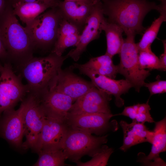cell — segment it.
I'll return each instance as SVG.
<instances>
[{
    "mask_svg": "<svg viewBox=\"0 0 166 166\" xmlns=\"http://www.w3.org/2000/svg\"><path fill=\"white\" fill-rule=\"evenodd\" d=\"M73 34H81L75 26L63 18L60 24L57 39Z\"/></svg>",
    "mask_w": 166,
    "mask_h": 166,
    "instance_id": "obj_30",
    "label": "cell"
},
{
    "mask_svg": "<svg viewBox=\"0 0 166 166\" xmlns=\"http://www.w3.org/2000/svg\"><path fill=\"white\" fill-rule=\"evenodd\" d=\"M116 114L111 113L72 114L68 113L66 122L70 128L85 131L91 134L102 135L118 128L116 121L111 122V118Z\"/></svg>",
    "mask_w": 166,
    "mask_h": 166,
    "instance_id": "obj_9",
    "label": "cell"
},
{
    "mask_svg": "<svg viewBox=\"0 0 166 166\" xmlns=\"http://www.w3.org/2000/svg\"><path fill=\"white\" fill-rule=\"evenodd\" d=\"M57 6L52 3L38 2H13L12 5L14 14L18 16L26 26L47 9Z\"/></svg>",
    "mask_w": 166,
    "mask_h": 166,
    "instance_id": "obj_20",
    "label": "cell"
},
{
    "mask_svg": "<svg viewBox=\"0 0 166 166\" xmlns=\"http://www.w3.org/2000/svg\"><path fill=\"white\" fill-rule=\"evenodd\" d=\"M6 6L5 0H0V14L4 11Z\"/></svg>",
    "mask_w": 166,
    "mask_h": 166,
    "instance_id": "obj_35",
    "label": "cell"
},
{
    "mask_svg": "<svg viewBox=\"0 0 166 166\" xmlns=\"http://www.w3.org/2000/svg\"><path fill=\"white\" fill-rule=\"evenodd\" d=\"M47 114L65 120L73 102L69 96L54 88L39 98Z\"/></svg>",
    "mask_w": 166,
    "mask_h": 166,
    "instance_id": "obj_16",
    "label": "cell"
},
{
    "mask_svg": "<svg viewBox=\"0 0 166 166\" xmlns=\"http://www.w3.org/2000/svg\"><path fill=\"white\" fill-rule=\"evenodd\" d=\"M2 66V65L1 64V63H0V69L1 67V66Z\"/></svg>",
    "mask_w": 166,
    "mask_h": 166,
    "instance_id": "obj_36",
    "label": "cell"
},
{
    "mask_svg": "<svg viewBox=\"0 0 166 166\" xmlns=\"http://www.w3.org/2000/svg\"><path fill=\"white\" fill-rule=\"evenodd\" d=\"M96 3L82 4L64 0L60 1L58 6L63 18L75 26L81 34Z\"/></svg>",
    "mask_w": 166,
    "mask_h": 166,
    "instance_id": "obj_17",
    "label": "cell"
},
{
    "mask_svg": "<svg viewBox=\"0 0 166 166\" xmlns=\"http://www.w3.org/2000/svg\"><path fill=\"white\" fill-rule=\"evenodd\" d=\"M107 135L97 137L88 132L69 128L62 146L67 159L74 162L84 156L92 157L107 141Z\"/></svg>",
    "mask_w": 166,
    "mask_h": 166,
    "instance_id": "obj_6",
    "label": "cell"
},
{
    "mask_svg": "<svg viewBox=\"0 0 166 166\" xmlns=\"http://www.w3.org/2000/svg\"><path fill=\"white\" fill-rule=\"evenodd\" d=\"M9 57L8 54L3 43L0 32V59L5 60Z\"/></svg>",
    "mask_w": 166,
    "mask_h": 166,
    "instance_id": "obj_32",
    "label": "cell"
},
{
    "mask_svg": "<svg viewBox=\"0 0 166 166\" xmlns=\"http://www.w3.org/2000/svg\"><path fill=\"white\" fill-rule=\"evenodd\" d=\"M73 68L72 66L61 70L54 88L70 97L74 102L95 85L92 82L86 81L73 73Z\"/></svg>",
    "mask_w": 166,
    "mask_h": 166,
    "instance_id": "obj_15",
    "label": "cell"
},
{
    "mask_svg": "<svg viewBox=\"0 0 166 166\" xmlns=\"http://www.w3.org/2000/svg\"><path fill=\"white\" fill-rule=\"evenodd\" d=\"M138 61L140 67L142 69L162 70L159 58L151 49L139 51Z\"/></svg>",
    "mask_w": 166,
    "mask_h": 166,
    "instance_id": "obj_27",
    "label": "cell"
},
{
    "mask_svg": "<svg viewBox=\"0 0 166 166\" xmlns=\"http://www.w3.org/2000/svg\"><path fill=\"white\" fill-rule=\"evenodd\" d=\"M135 36L134 34L128 35L123 39L119 53L120 62L117 66L118 73L123 75L135 90L139 92L150 73L149 71L142 69L140 67L139 51L135 42Z\"/></svg>",
    "mask_w": 166,
    "mask_h": 166,
    "instance_id": "obj_5",
    "label": "cell"
},
{
    "mask_svg": "<svg viewBox=\"0 0 166 166\" xmlns=\"http://www.w3.org/2000/svg\"><path fill=\"white\" fill-rule=\"evenodd\" d=\"M101 28L105 32L106 37L107 47L105 54L113 58L120 52L123 40L124 31L117 24L105 18L102 23Z\"/></svg>",
    "mask_w": 166,
    "mask_h": 166,
    "instance_id": "obj_21",
    "label": "cell"
},
{
    "mask_svg": "<svg viewBox=\"0 0 166 166\" xmlns=\"http://www.w3.org/2000/svg\"><path fill=\"white\" fill-rule=\"evenodd\" d=\"M164 46V52L160 56L159 58L162 70L165 71L166 69V40L162 41Z\"/></svg>",
    "mask_w": 166,
    "mask_h": 166,
    "instance_id": "obj_31",
    "label": "cell"
},
{
    "mask_svg": "<svg viewBox=\"0 0 166 166\" xmlns=\"http://www.w3.org/2000/svg\"><path fill=\"white\" fill-rule=\"evenodd\" d=\"M120 124L123 132V144L120 149L125 152L132 146L142 143L151 144L153 131L149 130L144 124L132 121L129 124L121 121Z\"/></svg>",
    "mask_w": 166,
    "mask_h": 166,
    "instance_id": "obj_18",
    "label": "cell"
},
{
    "mask_svg": "<svg viewBox=\"0 0 166 166\" xmlns=\"http://www.w3.org/2000/svg\"><path fill=\"white\" fill-rule=\"evenodd\" d=\"M154 135L151 143V151L144 157L138 161L144 165H165V163L160 157V154L166 151V118L155 122Z\"/></svg>",
    "mask_w": 166,
    "mask_h": 166,
    "instance_id": "obj_19",
    "label": "cell"
},
{
    "mask_svg": "<svg viewBox=\"0 0 166 166\" xmlns=\"http://www.w3.org/2000/svg\"><path fill=\"white\" fill-rule=\"evenodd\" d=\"M68 54L59 56L52 53L44 57H32L20 64L21 76L26 80L29 93L39 98L54 88Z\"/></svg>",
    "mask_w": 166,
    "mask_h": 166,
    "instance_id": "obj_1",
    "label": "cell"
},
{
    "mask_svg": "<svg viewBox=\"0 0 166 166\" xmlns=\"http://www.w3.org/2000/svg\"><path fill=\"white\" fill-rule=\"evenodd\" d=\"M74 68L78 69L80 73L86 75L98 89L104 91L115 97L116 105L121 107L124 104V101L121 95L127 93L132 86L126 79L116 80L101 75L91 69L83 66L82 64H74Z\"/></svg>",
    "mask_w": 166,
    "mask_h": 166,
    "instance_id": "obj_12",
    "label": "cell"
},
{
    "mask_svg": "<svg viewBox=\"0 0 166 166\" xmlns=\"http://www.w3.org/2000/svg\"><path fill=\"white\" fill-rule=\"evenodd\" d=\"M80 34H73L58 38L54 45L51 52L61 56L65 49L71 46H76Z\"/></svg>",
    "mask_w": 166,
    "mask_h": 166,
    "instance_id": "obj_28",
    "label": "cell"
},
{
    "mask_svg": "<svg viewBox=\"0 0 166 166\" xmlns=\"http://www.w3.org/2000/svg\"><path fill=\"white\" fill-rule=\"evenodd\" d=\"M23 115L24 132L26 140L22 148L34 150L37 143L47 114L39 99L30 94Z\"/></svg>",
    "mask_w": 166,
    "mask_h": 166,
    "instance_id": "obj_8",
    "label": "cell"
},
{
    "mask_svg": "<svg viewBox=\"0 0 166 166\" xmlns=\"http://www.w3.org/2000/svg\"><path fill=\"white\" fill-rule=\"evenodd\" d=\"M105 0H102V1H105Z\"/></svg>",
    "mask_w": 166,
    "mask_h": 166,
    "instance_id": "obj_37",
    "label": "cell"
},
{
    "mask_svg": "<svg viewBox=\"0 0 166 166\" xmlns=\"http://www.w3.org/2000/svg\"><path fill=\"white\" fill-rule=\"evenodd\" d=\"M111 99V95L95 86L75 101L68 113L72 114L111 113L109 102Z\"/></svg>",
    "mask_w": 166,
    "mask_h": 166,
    "instance_id": "obj_13",
    "label": "cell"
},
{
    "mask_svg": "<svg viewBox=\"0 0 166 166\" xmlns=\"http://www.w3.org/2000/svg\"><path fill=\"white\" fill-rule=\"evenodd\" d=\"M0 32L9 57L18 60L20 64L33 57L34 47L26 27L19 23L12 6H6L0 14Z\"/></svg>",
    "mask_w": 166,
    "mask_h": 166,
    "instance_id": "obj_3",
    "label": "cell"
},
{
    "mask_svg": "<svg viewBox=\"0 0 166 166\" xmlns=\"http://www.w3.org/2000/svg\"><path fill=\"white\" fill-rule=\"evenodd\" d=\"M28 100L27 97L16 110L13 109L4 112L0 118V136L18 148H22L23 115Z\"/></svg>",
    "mask_w": 166,
    "mask_h": 166,
    "instance_id": "obj_10",
    "label": "cell"
},
{
    "mask_svg": "<svg viewBox=\"0 0 166 166\" xmlns=\"http://www.w3.org/2000/svg\"><path fill=\"white\" fill-rule=\"evenodd\" d=\"M66 1H72L77 3L85 4H94L98 1L101 0H64Z\"/></svg>",
    "mask_w": 166,
    "mask_h": 166,
    "instance_id": "obj_34",
    "label": "cell"
},
{
    "mask_svg": "<svg viewBox=\"0 0 166 166\" xmlns=\"http://www.w3.org/2000/svg\"><path fill=\"white\" fill-rule=\"evenodd\" d=\"M112 148L103 145L99 151L92 157L90 160L85 162L79 161L76 163L78 166H106L108 164L109 158L113 152Z\"/></svg>",
    "mask_w": 166,
    "mask_h": 166,
    "instance_id": "obj_26",
    "label": "cell"
},
{
    "mask_svg": "<svg viewBox=\"0 0 166 166\" xmlns=\"http://www.w3.org/2000/svg\"><path fill=\"white\" fill-rule=\"evenodd\" d=\"M29 93L27 85L23 84L21 76L14 73L10 62L0 69V117L4 112L14 109L16 104Z\"/></svg>",
    "mask_w": 166,
    "mask_h": 166,
    "instance_id": "obj_7",
    "label": "cell"
},
{
    "mask_svg": "<svg viewBox=\"0 0 166 166\" xmlns=\"http://www.w3.org/2000/svg\"><path fill=\"white\" fill-rule=\"evenodd\" d=\"M69 129L65 120L47 114L37 143L33 150L38 153L44 149L62 148Z\"/></svg>",
    "mask_w": 166,
    "mask_h": 166,
    "instance_id": "obj_11",
    "label": "cell"
},
{
    "mask_svg": "<svg viewBox=\"0 0 166 166\" xmlns=\"http://www.w3.org/2000/svg\"><path fill=\"white\" fill-rule=\"evenodd\" d=\"M60 1L59 0H13L12 3L18 2H38L52 3L58 6Z\"/></svg>",
    "mask_w": 166,
    "mask_h": 166,
    "instance_id": "obj_33",
    "label": "cell"
},
{
    "mask_svg": "<svg viewBox=\"0 0 166 166\" xmlns=\"http://www.w3.org/2000/svg\"><path fill=\"white\" fill-rule=\"evenodd\" d=\"M63 18L57 6L42 13L26 26L34 47L46 49L54 45Z\"/></svg>",
    "mask_w": 166,
    "mask_h": 166,
    "instance_id": "obj_4",
    "label": "cell"
},
{
    "mask_svg": "<svg viewBox=\"0 0 166 166\" xmlns=\"http://www.w3.org/2000/svg\"><path fill=\"white\" fill-rule=\"evenodd\" d=\"M104 14L109 21L116 23L126 35H136L145 29L143 20L150 11H159L160 4L147 0H107L102 1Z\"/></svg>",
    "mask_w": 166,
    "mask_h": 166,
    "instance_id": "obj_2",
    "label": "cell"
},
{
    "mask_svg": "<svg viewBox=\"0 0 166 166\" xmlns=\"http://www.w3.org/2000/svg\"><path fill=\"white\" fill-rule=\"evenodd\" d=\"M39 158L33 166H61L66 165L67 159L62 148L44 149L38 153Z\"/></svg>",
    "mask_w": 166,
    "mask_h": 166,
    "instance_id": "obj_25",
    "label": "cell"
},
{
    "mask_svg": "<svg viewBox=\"0 0 166 166\" xmlns=\"http://www.w3.org/2000/svg\"><path fill=\"white\" fill-rule=\"evenodd\" d=\"M151 108L148 104V100L145 103L139 104L125 107L123 111L117 115L128 117L132 121L142 124L145 122L152 123L154 121L150 113Z\"/></svg>",
    "mask_w": 166,
    "mask_h": 166,
    "instance_id": "obj_24",
    "label": "cell"
},
{
    "mask_svg": "<svg viewBox=\"0 0 166 166\" xmlns=\"http://www.w3.org/2000/svg\"><path fill=\"white\" fill-rule=\"evenodd\" d=\"M156 81L149 83H145L144 86L148 89L150 96L157 94L163 93L166 92V81L161 80L157 76Z\"/></svg>",
    "mask_w": 166,
    "mask_h": 166,
    "instance_id": "obj_29",
    "label": "cell"
},
{
    "mask_svg": "<svg viewBox=\"0 0 166 166\" xmlns=\"http://www.w3.org/2000/svg\"><path fill=\"white\" fill-rule=\"evenodd\" d=\"M159 17L145 31L140 42L136 45L139 52L151 49L152 44L156 38L162 23L166 20V6L162 7Z\"/></svg>",
    "mask_w": 166,
    "mask_h": 166,
    "instance_id": "obj_23",
    "label": "cell"
},
{
    "mask_svg": "<svg viewBox=\"0 0 166 166\" xmlns=\"http://www.w3.org/2000/svg\"><path fill=\"white\" fill-rule=\"evenodd\" d=\"M105 18L102 2L100 0L94 5L85 27L80 34L75 49L71 50L68 53L69 57L77 61L85 50L88 44L99 38L102 31L101 24Z\"/></svg>",
    "mask_w": 166,
    "mask_h": 166,
    "instance_id": "obj_14",
    "label": "cell"
},
{
    "mask_svg": "<svg viewBox=\"0 0 166 166\" xmlns=\"http://www.w3.org/2000/svg\"><path fill=\"white\" fill-rule=\"evenodd\" d=\"M82 65L112 79H115L118 73L117 65H114L112 58L106 54L91 58L87 62Z\"/></svg>",
    "mask_w": 166,
    "mask_h": 166,
    "instance_id": "obj_22",
    "label": "cell"
}]
</instances>
